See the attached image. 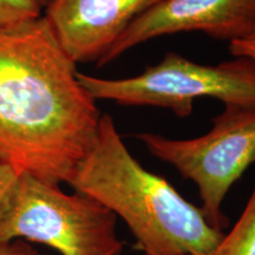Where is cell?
Here are the masks:
<instances>
[{
	"label": "cell",
	"instance_id": "6da1fadb",
	"mask_svg": "<svg viewBox=\"0 0 255 255\" xmlns=\"http://www.w3.org/2000/svg\"><path fill=\"white\" fill-rule=\"evenodd\" d=\"M101 116L44 15L0 26V161L68 183Z\"/></svg>",
	"mask_w": 255,
	"mask_h": 255
},
{
	"label": "cell",
	"instance_id": "7a4b0ae2",
	"mask_svg": "<svg viewBox=\"0 0 255 255\" xmlns=\"http://www.w3.org/2000/svg\"><path fill=\"white\" fill-rule=\"evenodd\" d=\"M68 184L122 219L142 255H207L225 234L165 177L133 157L109 114L101 116L94 144Z\"/></svg>",
	"mask_w": 255,
	"mask_h": 255
},
{
	"label": "cell",
	"instance_id": "3957f363",
	"mask_svg": "<svg viewBox=\"0 0 255 255\" xmlns=\"http://www.w3.org/2000/svg\"><path fill=\"white\" fill-rule=\"evenodd\" d=\"M117 216L91 196L20 174L4 214L0 241L20 239L60 255H122Z\"/></svg>",
	"mask_w": 255,
	"mask_h": 255
},
{
	"label": "cell",
	"instance_id": "277c9868",
	"mask_svg": "<svg viewBox=\"0 0 255 255\" xmlns=\"http://www.w3.org/2000/svg\"><path fill=\"white\" fill-rule=\"evenodd\" d=\"M78 81L95 101L128 107H161L188 117L199 98L213 97L225 105H255V62L235 57L205 65L168 52L135 77L108 79L78 72Z\"/></svg>",
	"mask_w": 255,
	"mask_h": 255
},
{
	"label": "cell",
	"instance_id": "5b68a950",
	"mask_svg": "<svg viewBox=\"0 0 255 255\" xmlns=\"http://www.w3.org/2000/svg\"><path fill=\"white\" fill-rule=\"evenodd\" d=\"M136 138L159 161L196 184L201 210L210 226L225 231L222 203L245 171L255 163V105H225L205 135L189 139L169 138L154 132Z\"/></svg>",
	"mask_w": 255,
	"mask_h": 255
},
{
	"label": "cell",
	"instance_id": "8992f818",
	"mask_svg": "<svg viewBox=\"0 0 255 255\" xmlns=\"http://www.w3.org/2000/svg\"><path fill=\"white\" fill-rule=\"evenodd\" d=\"M200 31L215 39L255 36V0H161L128 26L98 66L157 37Z\"/></svg>",
	"mask_w": 255,
	"mask_h": 255
},
{
	"label": "cell",
	"instance_id": "52a82bcc",
	"mask_svg": "<svg viewBox=\"0 0 255 255\" xmlns=\"http://www.w3.org/2000/svg\"><path fill=\"white\" fill-rule=\"evenodd\" d=\"M161 0H51L43 15L73 63L98 65L128 26Z\"/></svg>",
	"mask_w": 255,
	"mask_h": 255
},
{
	"label": "cell",
	"instance_id": "ba28073f",
	"mask_svg": "<svg viewBox=\"0 0 255 255\" xmlns=\"http://www.w3.org/2000/svg\"><path fill=\"white\" fill-rule=\"evenodd\" d=\"M207 255H255V186L240 218Z\"/></svg>",
	"mask_w": 255,
	"mask_h": 255
},
{
	"label": "cell",
	"instance_id": "9c48e42d",
	"mask_svg": "<svg viewBox=\"0 0 255 255\" xmlns=\"http://www.w3.org/2000/svg\"><path fill=\"white\" fill-rule=\"evenodd\" d=\"M43 12V0H0V26L39 18Z\"/></svg>",
	"mask_w": 255,
	"mask_h": 255
},
{
	"label": "cell",
	"instance_id": "30bf717a",
	"mask_svg": "<svg viewBox=\"0 0 255 255\" xmlns=\"http://www.w3.org/2000/svg\"><path fill=\"white\" fill-rule=\"evenodd\" d=\"M19 176L20 174L13 167L0 161V218L8 205Z\"/></svg>",
	"mask_w": 255,
	"mask_h": 255
},
{
	"label": "cell",
	"instance_id": "8fae6325",
	"mask_svg": "<svg viewBox=\"0 0 255 255\" xmlns=\"http://www.w3.org/2000/svg\"><path fill=\"white\" fill-rule=\"evenodd\" d=\"M0 255H49L40 253L30 242L15 239L11 241H0Z\"/></svg>",
	"mask_w": 255,
	"mask_h": 255
},
{
	"label": "cell",
	"instance_id": "7c38bea8",
	"mask_svg": "<svg viewBox=\"0 0 255 255\" xmlns=\"http://www.w3.org/2000/svg\"><path fill=\"white\" fill-rule=\"evenodd\" d=\"M229 52L234 57H246L255 62V36L229 43Z\"/></svg>",
	"mask_w": 255,
	"mask_h": 255
},
{
	"label": "cell",
	"instance_id": "4fadbf2b",
	"mask_svg": "<svg viewBox=\"0 0 255 255\" xmlns=\"http://www.w3.org/2000/svg\"><path fill=\"white\" fill-rule=\"evenodd\" d=\"M51 1V0H43V4H44V7H45V6L49 4V2Z\"/></svg>",
	"mask_w": 255,
	"mask_h": 255
}]
</instances>
